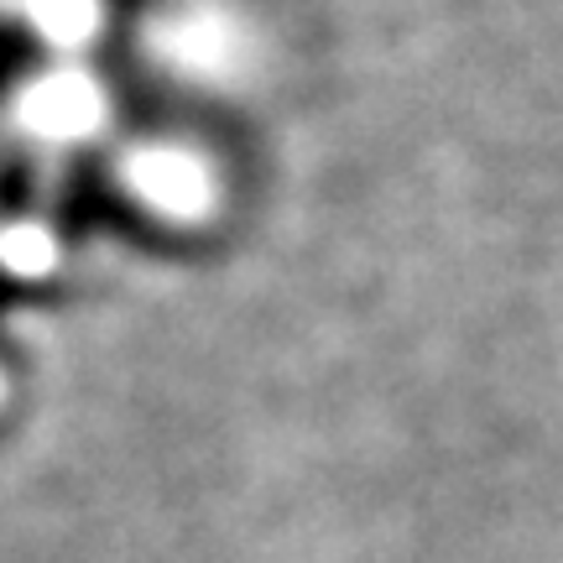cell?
Here are the masks:
<instances>
[{
	"mask_svg": "<svg viewBox=\"0 0 563 563\" xmlns=\"http://www.w3.org/2000/svg\"><path fill=\"white\" fill-rule=\"evenodd\" d=\"M21 115L37 131H47V136H79V131H89L100 121V95H95V84L74 79V74L68 79H42L26 95Z\"/></svg>",
	"mask_w": 563,
	"mask_h": 563,
	"instance_id": "1",
	"label": "cell"
},
{
	"mask_svg": "<svg viewBox=\"0 0 563 563\" xmlns=\"http://www.w3.org/2000/svg\"><path fill=\"white\" fill-rule=\"evenodd\" d=\"M131 183H136L152 203L173 209V214H194V209H203V199H209L203 173L188 157H178V152H152V157H136Z\"/></svg>",
	"mask_w": 563,
	"mask_h": 563,
	"instance_id": "2",
	"label": "cell"
},
{
	"mask_svg": "<svg viewBox=\"0 0 563 563\" xmlns=\"http://www.w3.org/2000/svg\"><path fill=\"white\" fill-rule=\"evenodd\" d=\"M167 53L178 63H194V68H224L230 63V32L214 16L183 21L178 32H167Z\"/></svg>",
	"mask_w": 563,
	"mask_h": 563,
	"instance_id": "3",
	"label": "cell"
},
{
	"mask_svg": "<svg viewBox=\"0 0 563 563\" xmlns=\"http://www.w3.org/2000/svg\"><path fill=\"white\" fill-rule=\"evenodd\" d=\"M32 21L53 42H84L95 32L100 11H95V0H32Z\"/></svg>",
	"mask_w": 563,
	"mask_h": 563,
	"instance_id": "4",
	"label": "cell"
},
{
	"mask_svg": "<svg viewBox=\"0 0 563 563\" xmlns=\"http://www.w3.org/2000/svg\"><path fill=\"white\" fill-rule=\"evenodd\" d=\"M5 262L21 266V272H42V266L53 262V245H47V235H37V230H21V235L5 241Z\"/></svg>",
	"mask_w": 563,
	"mask_h": 563,
	"instance_id": "5",
	"label": "cell"
}]
</instances>
